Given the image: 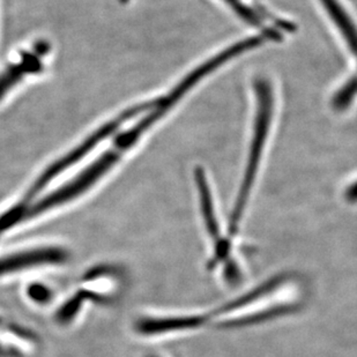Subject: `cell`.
I'll list each match as a JSON object with an SVG mask.
<instances>
[{"instance_id":"1","label":"cell","mask_w":357,"mask_h":357,"mask_svg":"<svg viewBox=\"0 0 357 357\" xmlns=\"http://www.w3.org/2000/svg\"><path fill=\"white\" fill-rule=\"evenodd\" d=\"M149 107H151V101L144 102L142 105H135L132 108L126 109L125 112L116 116L115 119L107 121L105 124L101 125L100 128H96L94 132H91V135L86 137L82 142H79L75 149L65 153L61 158L54 160L52 163L47 165V168L40 172L38 178L31 183V185L29 186V189L26 191L22 198L15 205L12 206L8 211L0 215V237L22 222V215H24V211L34 202L35 198L54 179L57 178L61 174L66 172L84 158H86L89 153L93 152L96 149V146L110 138L112 135H116L121 130V126H124L128 121L139 117L144 112H147Z\"/></svg>"},{"instance_id":"2","label":"cell","mask_w":357,"mask_h":357,"mask_svg":"<svg viewBox=\"0 0 357 357\" xmlns=\"http://www.w3.org/2000/svg\"><path fill=\"white\" fill-rule=\"evenodd\" d=\"M253 89L256 95V116L253 123V133L250 144L249 158L246 163L242 185L239 189L238 198L233 209L230 219V234L235 235L238 230L239 222L242 220L245 209L246 202L249 199L253 184L256 181L257 172L259 169L260 161L263 158L264 149L266 145L267 137L270 133L272 117H273L274 95L273 88L270 80L264 77L257 78L253 82Z\"/></svg>"},{"instance_id":"3","label":"cell","mask_w":357,"mask_h":357,"mask_svg":"<svg viewBox=\"0 0 357 357\" xmlns=\"http://www.w3.org/2000/svg\"><path fill=\"white\" fill-rule=\"evenodd\" d=\"M47 54V44H38L34 49L24 51L0 71V101L21 81L43 71V58Z\"/></svg>"},{"instance_id":"4","label":"cell","mask_w":357,"mask_h":357,"mask_svg":"<svg viewBox=\"0 0 357 357\" xmlns=\"http://www.w3.org/2000/svg\"><path fill=\"white\" fill-rule=\"evenodd\" d=\"M334 26L340 31L348 47L357 57V27L351 15L337 0H320Z\"/></svg>"},{"instance_id":"5","label":"cell","mask_w":357,"mask_h":357,"mask_svg":"<svg viewBox=\"0 0 357 357\" xmlns=\"http://www.w3.org/2000/svg\"><path fill=\"white\" fill-rule=\"evenodd\" d=\"M204 318H144L139 320L135 328L139 333L144 335H155V334L168 333L172 331L193 328L202 324Z\"/></svg>"},{"instance_id":"6","label":"cell","mask_w":357,"mask_h":357,"mask_svg":"<svg viewBox=\"0 0 357 357\" xmlns=\"http://www.w3.org/2000/svg\"><path fill=\"white\" fill-rule=\"evenodd\" d=\"M196 183L198 188L199 196H200V202H202V214L205 218L206 226L209 233L213 237L219 236V228L216 222L215 213H214V206H213L212 195L209 190L208 182L206 178L205 172L202 168L196 169Z\"/></svg>"},{"instance_id":"7","label":"cell","mask_w":357,"mask_h":357,"mask_svg":"<svg viewBox=\"0 0 357 357\" xmlns=\"http://www.w3.org/2000/svg\"><path fill=\"white\" fill-rule=\"evenodd\" d=\"M357 95V77L348 80L334 95L332 105L337 112H344L353 103Z\"/></svg>"},{"instance_id":"8","label":"cell","mask_w":357,"mask_h":357,"mask_svg":"<svg viewBox=\"0 0 357 357\" xmlns=\"http://www.w3.org/2000/svg\"><path fill=\"white\" fill-rule=\"evenodd\" d=\"M81 303H82V296L81 295H78L75 298L68 302L64 307H61V310L58 311V320L61 323H68V320H71L77 314Z\"/></svg>"},{"instance_id":"9","label":"cell","mask_w":357,"mask_h":357,"mask_svg":"<svg viewBox=\"0 0 357 357\" xmlns=\"http://www.w3.org/2000/svg\"><path fill=\"white\" fill-rule=\"evenodd\" d=\"M28 296L31 297V300L36 302V303L43 304L47 303L50 301L51 291L49 288L43 286V284H31L29 288H28Z\"/></svg>"},{"instance_id":"10","label":"cell","mask_w":357,"mask_h":357,"mask_svg":"<svg viewBox=\"0 0 357 357\" xmlns=\"http://www.w3.org/2000/svg\"><path fill=\"white\" fill-rule=\"evenodd\" d=\"M0 327H3V328H7V330H12L13 331V333L19 334V335H21V337H29L27 333H24V331L19 330L17 327L8 326L7 324H3V321H1V320H0Z\"/></svg>"}]
</instances>
